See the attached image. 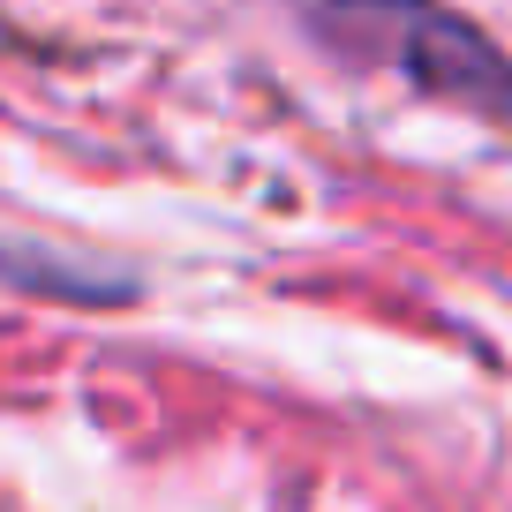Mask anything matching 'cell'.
Returning <instances> with one entry per match:
<instances>
[{
  "label": "cell",
  "mask_w": 512,
  "mask_h": 512,
  "mask_svg": "<svg viewBox=\"0 0 512 512\" xmlns=\"http://www.w3.org/2000/svg\"><path fill=\"white\" fill-rule=\"evenodd\" d=\"M317 31L347 61H392L422 91L512 121V53L437 0H317Z\"/></svg>",
  "instance_id": "6da1fadb"
}]
</instances>
